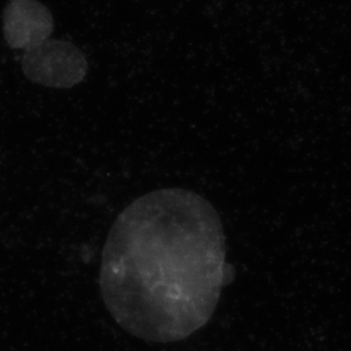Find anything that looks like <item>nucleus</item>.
<instances>
[{
  "instance_id": "f257e3e1",
  "label": "nucleus",
  "mask_w": 351,
  "mask_h": 351,
  "mask_svg": "<svg viewBox=\"0 0 351 351\" xmlns=\"http://www.w3.org/2000/svg\"><path fill=\"white\" fill-rule=\"evenodd\" d=\"M229 267L212 204L189 190H156L130 204L110 228L100 291L130 335L180 341L210 319Z\"/></svg>"
},
{
  "instance_id": "f03ea898",
  "label": "nucleus",
  "mask_w": 351,
  "mask_h": 351,
  "mask_svg": "<svg viewBox=\"0 0 351 351\" xmlns=\"http://www.w3.org/2000/svg\"><path fill=\"white\" fill-rule=\"evenodd\" d=\"M22 69L27 79L40 86L70 89L86 77L88 62L73 43L49 38L25 50Z\"/></svg>"
},
{
  "instance_id": "7ed1b4c3",
  "label": "nucleus",
  "mask_w": 351,
  "mask_h": 351,
  "mask_svg": "<svg viewBox=\"0 0 351 351\" xmlns=\"http://www.w3.org/2000/svg\"><path fill=\"white\" fill-rule=\"evenodd\" d=\"M3 38L13 49H29L49 39L53 17L39 0H10L3 14Z\"/></svg>"
}]
</instances>
